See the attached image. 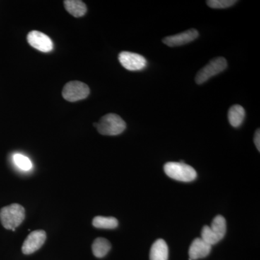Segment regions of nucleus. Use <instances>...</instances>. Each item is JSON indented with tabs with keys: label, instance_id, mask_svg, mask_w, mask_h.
Here are the masks:
<instances>
[{
	"label": "nucleus",
	"instance_id": "1a4fd4ad",
	"mask_svg": "<svg viewBox=\"0 0 260 260\" xmlns=\"http://www.w3.org/2000/svg\"><path fill=\"white\" fill-rule=\"evenodd\" d=\"M199 37V32L196 29H189L186 31L177 34V35L167 37L162 39V42L169 47H179L189 44Z\"/></svg>",
	"mask_w": 260,
	"mask_h": 260
},
{
	"label": "nucleus",
	"instance_id": "f257e3e1",
	"mask_svg": "<svg viewBox=\"0 0 260 260\" xmlns=\"http://www.w3.org/2000/svg\"><path fill=\"white\" fill-rule=\"evenodd\" d=\"M25 217V208L19 204L8 205L0 210L2 224L5 229L13 232H15V229L23 223Z\"/></svg>",
	"mask_w": 260,
	"mask_h": 260
},
{
	"label": "nucleus",
	"instance_id": "423d86ee",
	"mask_svg": "<svg viewBox=\"0 0 260 260\" xmlns=\"http://www.w3.org/2000/svg\"><path fill=\"white\" fill-rule=\"evenodd\" d=\"M119 61L123 68L130 71H138L147 66V60L144 56L136 53L122 51L119 54Z\"/></svg>",
	"mask_w": 260,
	"mask_h": 260
},
{
	"label": "nucleus",
	"instance_id": "aec40b11",
	"mask_svg": "<svg viewBox=\"0 0 260 260\" xmlns=\"http://www.w3.org/2000/svg\"><path fill=\"white\" fill-rule=\"evenodd\" d=\"M254 144H255L256 148L260 151V132L259 129H256L255 135L254 138Z\"/></svg>",
	"mask_w": 260,
	"mask_h": 260
},
{
	"label": "nucleus",
	"instance_id": "20e7f679",
	"mask_svg": "<svg viewBox=\"0 0 260 260\" xmlns=\"http://www.w3.org/2000/svg\"><path fill=\"white\" fill-rule=\"evenodd\" d=\"M227 67V61L225 58L221 56L215 58L198 72L195 78V81L198 85H202L210 78L223 72L226 69Z\"/></svg>",
	"mask_w": 260,
	"mask_h": 260
},
{
	"label": "nucleus",
	"instance_id": "ddd939ff",
	"mask_svg": "<svg viewBox=\"0 0 260 260\" xmlns=\"http://www.w3.org/2000/svg\"><path fill=\"white\" fill-rule=\"evenodd\" d=\"M64 5L67 11L75 18L83 16L87 12L86 5L80 0H66Z\"/></svg>",
	"mask_w": 260,
	"mask_h": 260
},
{
	"label": "nucleus",
	"instance_id": "0eeeda50",
	"mask_svg": "<svg viewBox=\"0 0 260 260\" xmlns=\"http://www.w3.org/2000/svg\"><path fill=\"white\" fill-rule=\"evenodd\" d=\"M47 239V234L44 231H34L30 233L24 241L22 251L24 254H30L39 250Z\"/></svg>",
	"mask_w": 260,
	"mask_h": 260
},
{
	"label": "nucleus",
	"instance_id": "6e6552de",
	"mask_svg": "<svg viewBox=\"0 0 260 260\" xmlns=\"http://www.w3.org/2000/svg\"><path fill=\"white\" fill-rule=\"evenodd\" d=\"M27 40L32 47L42 52H49L54 48V44L50 38L38 30H32L29 32Z\"/></svg>",
	"mask_w": 260,
	"mask_h": 260
},
{
	"label": "nucleus",
	"instance_id": "f03ea898",
	"mask_svg": "<svg viewBox=\"0 0 260 260\" xmlns=\"http://www.w3.org/2000/svg\"><path fill=\"white\" fill-rule=\"evenodd\" d=\"M98 132L103 135L115 136L120 135L126 129L125 121L121 116L115 114H108L103 116L100 121L93 124Z\"/></svg>",
	"mask_w": 260,
	"mask_h": 260
},
{
	"label": "nucleus",
	"instance_id": "2eb2a0df",
	"mask_svg": "<svg viewBox=\"0 0 260 260\" xmlns=\"http://www.w3.org/2000/svg\"><path fill=\"white\" fill-rule=\"evenodd\" d=\"M92 223L94 227L103 229H114L119 225L117 219L114 217L96 216Z\"/></svg>",
	"mask_w": 260,
	"mask_h": 260
},
{
	"label": "nucleus",
	"instance_id": "9b49d317",
	"mask_svg": "<svg viewBox=\"0 0 260 260\" xmlns=\"http://www.w3.org/2000/svg\"><path fill=\"white\" fill-rule=\"evenodd\" d=\"M169 247L167 242L158 239L153 243L150 251V260H168Z\"/></svg>",
	"mask_w": 260,
	"mask_h": 260
},
{
	"label": "nucleus",
	"instance_id": "7ed1b4c3",
	"mask_svg": "<svg viewBox=\"0 0 260 260\" xmlns=\"http://www.w3.org/2000/svg\"><path fill=\"white\" fill-rule=\"evenodd\" d=\"M164 172L168 177L184 182H190L197 178L196 171L184 162H167L164 165Z\"/></svg>",
	"mask_w": 260,
	"mask_h": 260
},
{
	"label": "nucleus",
	"instance_id": "6ab92c4d",
	"mask_svg": "<svg viewBox=\"0 0 260 260\" xmlns=\"http://www.w3.org/2000/svg\"><path fill=\"white\" fill-rule=\"evenodd\" d=\"M207 5L213 9H225L230 8L237 3L235 0H208Z\"/></svg>",
	"mask_w": 260,
	"mask_h": 260
},
{
	"label": "nucleus",
	"instance_id": "9d476101",
	"mask_svg": "<svg viewBox=\"0 0 260 260\" xmlns=\"http://www.w3.org/2000/svg\"><path fill=\"white\" fill-rule=\"evenodd\" d=\"M212 246L205 243L201 238L193 241L189 249V260H197L206 257L211 251Z\"/></svg>",
	"mask_w": 260,
	"mask_h": 260
},
{
	"label": "nucleus",
	"instance_id": "4468645a",
	"mask_svg": "<svg viewBox=\"0 0 260 260\" xmlns=\"http://www.w3.org/2000/svg\"><path fill=\"white\" fill-rule=\"evenodd\" d=\"M111 248L110 242L104 238H97L92 244L93 255L97 258L104 257L111 250Z\"/></svg>",
	"mask_w": 260,
	"mask_h": 260
},
{
	"label": "nucleus",
	"instance_id": "39448f33",
	"mask_svg": "<svg viewBox=\"0 0 260 260\" xmlns=\"http://www.w3.org/2000/svg\"><path fill=\"white\" fill-rule=\"evenodd\" d=\"M90 94V88L86 84L80 81L69 82L64 85L62 96L70 102H78L86 99Z\"/></svg>",
	"mask_w": 260,
	"mask_h": 260
},
{
	"label": "nucleus",
	"instance_id": "dca6fc26",
	"mask_svg": "<svg viewBox=\"0 0 260 260\" xmlns=\"http://www.w3.org/2000/svg\"><path fill=\"white\" fill-rule=\"evenodd\" d=\"M210 228L219 239L222 240L226 233V221L222 215H217L214 218Z\"/></svg>",
	"mask_w": 260,
	"mask_h": 260
},
{
	"label": "nucleus",
	"instance_id": "f3484780",
	"mask_svg": "<svg viewBox=\"0 0 260 260\" xmlns=\"http://www.w3.org/2000/svg\"><path fill=\"white\" fill-rule=\"evenodd\" d=\"M13 161H14L16 167L23 171H29L32 169V164L31 160L22 154L16 153L13 155Z\"/></svg>",
	"mask_w": 260,
	"mask_h": 260
},
{
	"label": "nucleus",
	"instance_id": "a211bd4d",
	"mask_svg": "<svg viewBox=\"0 0 260 260\" xmlns=\"http://www.w3.org/2000/svg\"><path fill=\"white\" fill-rule=\"evenodd\" d=\"M201 239L205 243H207V244H209L211 246L214 245V244H216L217 243L220 241L208 225H205L203 228V230H202L201 232Z\"/></svg>",
	"mask_w": 260,
	"mask_h": 260
},
{
	"label": "nucleus",
	"instance_id": "f8f14e48",
	"mask_svg": "<svg viewBox=\"0 0 260 260\" xmlns=\"http://www.w3.org/2000/svg\"><path fill=\"white\" fill-rule=\"evenodd\" d=\"M246 112L244 108L240 105H234L230 108L228 114L229 121L231 125L234 127H239L242 125L245 119Z\"/></svg>",
	"mask_w": 260,
	"mask_h": 260
}]
</instances>
